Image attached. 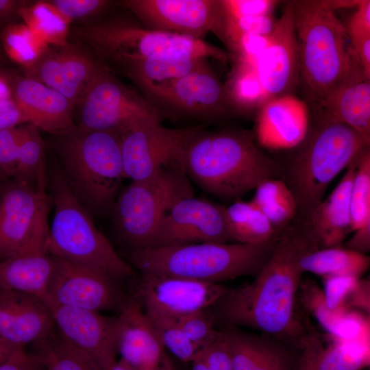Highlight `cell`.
Listing matches in <instances>:
<instances>
[{
	"mask_svg": "<svg viewBox=\"0 0 370 370\" xmlns=\"http://www.w3.org/2000/svg\"><path fill=\"white\" fill-rule=\"evenodd\" d=\"M319 249L308 222L296 217L279 234L271 256L255 279L229 288L212 307L217 320L249 328L299 349L308 328L296 308L304 273L300 261Z\"/></svg>",
	"mask_w": 370,
	"mask_h": 370,
	"instance_id": "cell-1",
	"label": "cell"
},
{
	"mask_svg": "<svg viewBox=\"0 0 370 370\" xmlns=\"http://www.w3.org/2000/svg\"><path fill=\"white\" fill-rule=\"evenodd\" d=\"M334 10L332 1H295L299 76L319 103L338 88L367 79Z\"/></svg>",
	"mask_w": 370,
	"mask_h": 370,
	"instance_id": "cell-2",
	"label": "cell"
},
{
	"mask_svg": "<svg viewBox=\"0 0 370 370\" xmlns=\"http://www.w3.org/2000/svg\"><path fill=\"white\" fill-rule=\"evenodd\" d=\"M186 173L206 192L236 199L262 182L281 178V164L262 152L247 132L199 129L186 149Z\"/></svg>",
	"mask_w": 370,
	"mask_h": 370,
	"instance_id": "cell-3",
	"label": "cell"
},
{
	"mask_svg": "<svg viewBox=\"0 0 370 370\" xmlns=\"http://www.w3.org/2000/svg\"><path fill=\"white\" fill-rule=\"evenodd\" d=\"M279 234L260 244L200 243L141 248L130 250L127 258L141 274L221 284L242 276L256 277L271 256Z\"/></svg>",
	"mask_w": 370,
	"mask_h": 370,
	"instance_id": "cell-4",
	"label": "cell"
},
{
	"mask_svg": "<svg viewBox=\"0 0 370 370\" xmlns=\"http://www.w3.org/2000/svg\"><path fill=\"white\" fill-rule=\"evenodd\" d=\"M56 136L60 169L73 193L89 211L112 212L125 178L119 134L75 125Z\"/></svg>",
	"mask_w": 370,
	"mask_h": 370,
	"instance_id": "cell-5",
	"label": "cell"
},
{
	"mask_svg": "<svg viewBox=\"0 0 370 370\" xmlns=\"http://www.w3.org/2000/svg\"><path fill=\"white\" fill-rule=\"evenodd\" d=\"M369 143L345 124L320 121L299 151L281 165V179L295 197L297 217L306 220L323 200L331 182Z\"/></svg>",
	"mask_w": 370,
	"mask_h": 370,
	"instance_id": "cell-6",
	"label": "cell"
},
{
	"mask_svg": "<svg viewBox=\"0 0 370 370\" xmlns=\"http://www.w3.org/2000/svg\"><path fill=\"white\" fill-rule=\"evenodd\" d=\"M50 186L54 214L49 227V252L117 281L132 276L131 265L97 228L90 211L73 193L60 168L51 172Z\"/></svg>",
	"mask_w": 370,
	"mask_h": 370,
	"instance_id": "cell-7",
	"label": "cell"
},
{
	"mask_svg": "<svg viewBox=\"0 0 370 370\" xmlns=\"http://www.w3.org/2000/svg\"><path fill=\"white\" fill-rule=\"evenodd\" d=\"M77 36L104 63L124 72L156 53L182 49L219 60L225 53L201 39L158 31L113 18L97 21L78 28Z\"/></svg>",
	"mask_w": 370,
	"mask_h": 370,
	"instance_id": "cell-8",
	"label": "cell"
},
{
	"mask_svg": "<svg viewBox=\"0 0 370 370\" xmlns=\"http://www.w3.org/2000/svg\"><path fill=\"white\" fill-rule=\"evenodd\" d=\"M193 195L184 167L166 169L132 181L118 195L113 209L116 233L130 250L145 248L160 221L180 199Z\"/></svg>",
	"mask_w": 370,
	"mask_h": 370,
	"instance_id": "cell-9",
	"label": "cell"
},
{
	"mask_svg": "<svg viewBox=\"0 0 370 370\" xmlns=\"http://www.w3.org/2000/svg\"><path fill=\"white\" fill-rule=\"evenodd\" d=\"M46 175L37 187L14 180L0 191V261L48 251V200Z\"/></svg>",
	"mask_w": 370,
	"mask_h": 370,
	"instance_id": "cell-10",
	"label": "cell"
},
{
	"mask_svg": "<svg viewBox=\"0 0 370 370\" xmlns=\"http://www.w3.org/2000/svg\"><path fill=\"white\" fill-rule=\"evenodd\" d=\"M76 106L77 127L90 131L118 134L131 126L162 118V112L148 99L119 81L103 64Z\"/></svg>",
	"mask_w": 370,
	"mask_h": 370,
	"instance_id": "cell-11",
	"label": "cell"
},
{
	"mask_svg": "<svg viewBox=\"0 0 370 370\" xmlns=\"http://www.w3.org/2000/svg\"><path fill=\"white\" fill-rule=\"evenodd\" d=\"M199 127L173 129L153 121L118 133L124 175L132 181L152 178L174 167H184L187 145Z\"/></svg>",
	"mask_w": 370,
	"mask_h": 370,
	"instance_id": "cell-12",
	"label": "cell"
},
{
	"mask_svg": "<svg viewBox=\"0 0 370 370\" xmlns=\"http://www.w3.org/2000/svg\"><path fill=\"white\" fill-rule=\"evenodd\" d=\"M228 289L218 283L141 274L130 297L149 319H177L213 307Z\"/></svg>",
	"mask_w": 370,
	"mask_h": 370,
	"instance_id": "cell-13",
	"label": "cell"
},
{
	"mask_svg": "<svg viewBox=\"0 0 370 370\" xmlns=\"http://www.w3.org/2000/svg\"><path fill=\"white\" fill-rule=\"evenodd\" d=\"M162 109L190 117L210 119L223 114L230 97L217 75L203 60L186 75L145 94Z\"/></svg>",
	"mask_w": 370,
	"mask_h": 370,
	"instance_id": "cell-14",
	"label": "cell"
},
{
	"mask_svg": "<svg viewBox=\"0 0 370 370\" xmlns=\"http://www.w3.org/2000/svg\"><path fill=\"white\" fill-rule=\"evenodd\" d=\"M54 258L56 266L47 304L100 312H119L125 303L127 298L120 288L119 281L98 271L56 256Z\"/></svg>",
	"mask_w": 370,
	"mask_h": 370,
	"instance_id": "cell-15",
	"label": "cell"
},
{
	"mask_svg": "<svg viewBox=\"0 0 370 370\" xmlns=\"http://www.w3.org/2000/svg\"><path fill=\"white\" fill-rule=\"evenodd\" d=\"M224 208L193 195L180 199L163 217L147 247L232 242Z\"/></svg>",
	"mask_w": 370,
	"mask_h": 370,
	"instance_id": "cell-16",
	"label": "cell"
},
{
	"mask_svg": "<svg viewBox=\"0 0 370 370\" xmlns=\"http://www.w3.org/2000/svg\"><path fill=\"white\" fill-rule=\"evenodd\" d=\"M121 3L151 30L201 40L210 31L220 30V1L125 0Z\"/></svg>",
	"mask_w": 370,
	"mask_h": 370,
	"instance_id": "cell-17",
	"label": "cell"
},
{
	"mask_svg": "<svg viewBox=\"0 0 370 370\" xmlns=\"http://www.w3.org/2000/svg\"><path fill=\"white\" fill-rule=\"evenodd\" d=\"M60 335L98 365L109 370L116 362V317L99 312L47 304Z\"/></svg>",
	"mask_w": 370,
	"mask_h": 370,
	"instance_id": "cell-18",
	"label": "cell"
},
{
	"mask_svg": "<svg viewBox=\"0 0 370 370\" xmlns=\"http://www.w3.org/2000/svg\"><path fill=\"white\" fill-rule=\"evenodd\" d=\"M294 10L295 1H291L276 20L269 43L255 66L267 101L288 94L299 76Z\"/></svg>",
	"mask_w": 370,
	"mask_h": 370,
	"instance_id": "cell-19",
	"label": "cell"
},
{
	"mask_svg": "<svg viewBox=\"0 0 370 370\" xmlns=\"http://www.w3.org/2000/svg\"><path fill=\"white\" fill-rule=\"evenodd\" d=\"M116 345L119 360L134 370H173L152 323L131 297L116 317Z\"/></svg>",
	"mask_w": 370,
	"mask_h": 370,
	"instance_id": "cell-20",
	"label": "cell"
},
{
	"mask_svg": "<svg viewBox=\"0 0 370 370\" xmlns=\"http://www.w3.org/2000/svg\"><path fill=\"white\" fill-rule=\"evenodd\" d=\"M56 47L26 69L25 76L61 93L75 107L102 63L69 44Z\"/></svg>",
	"mask_w": 370,
	"mask_h": 370,
	"instance_id": "cell-21",
	"label": "cell"
},
{
	"mask_svg": "<svg viewBox=\"0 0 370 370\" xmlns=\"http://www.w3.org/2000/svg\"><path fill=\"white\" fill-rule=\"evenodd\" d=\"M56 330L51 310L42 299L0 289V338L16 347L32 345Z\"/></svg>",
	"mask_w": 370,
	"mask_h": 370,
	"instance_id": "cell-22",
	"label": "cell"
},
{
	"mask_svg": "<svg viewBox=\"0 0 370 370\" xmlns=\"http://www.w3.org/2000/svg\"><path fill=\"white\" fill-rule=\"evenodd\" d=\"M10 76L12 98L28 123L54 135L75 126V107L63 95L26 76Z\"/></svg>",
	"mask_w": 370,
	"mask_h": 370,
	"instance_id": "cell-23",
	"label": "cell"
},
{
	"mask_svg": "<svg viewBox=\"0 0 370 370\" xmlns=\"http://www.w3.org/2000/svg\"><path fill=\"white\" fill-rule=\"evenodd\" d=\"M234 370H297L300 349L264 334L249 333L225 324Z\"/></svg>",
	"mask_w": 370,
	"mask_h": 370,
	"instance_id": "cell-24",
	"label": "cell"
},
{
	"mask_svg": "<svg viewBox=\"0 0 370 370\" xmlns=\"http://www.w3.org/2000/svg\"><path fill=\"white\" fill-rule=\"evenodd\" d=\"M309 126L306 103L286 94L267 101L256 121L258 143L271 149H290L300 145L307 136Z\"/></svg>",
	"mask_w": 370,
	"mask_h": 370,
	"instance_id": "cell-25",
	"label": "cell"
},
{
	"mask_svg": "<svg viewBox=\"0 0 370 370\" xmlns=\"http://www.w3.org/2000/svg\"><path fill=\"white\" fill-rule=\"evenodd\" d=\"M297 370H361L369 366L370 342L349 341L307 328Z\"/></svg>",
	"mask_w": 370,
	"mask_h": 370,
	"instance_id": "cell-26",
	"label": "cell"
},
{
	"mask_svg": "<svg viewBox=\"0 0 370 370\" xmlns=\"http://www.w3.org/2000/svg\"><path fill=\"white\" fill-rule=\"evenodd\" d=\"M355 171L354 160L331 193L323 199L306 220L320 249L341 246L352 232L350 193Z\"/></svg>",
	"mask_w": 370,
	"mask_h": 370,
	"instance_id": "cell-27",
	"label": "cell"
},
{
	"mask_svg": "<svg viewBox=\"0 0 370 370\" xmlns=\"http://www.w3.org/2000/svg\"><path fill=\"white\" fill-rule=\"evenodd\" d=\"M49 251L27 253L0 261V289L23 293L46 303L55 270Z\"/></svg>",
	"mask_w": 370,
	"mask_h": 370,
	"instance_id": "cell-28",
	"label": "cell"
},
{
	"mask_svg": "<svg viewBox=\"0 0 370 370\" xmlns=\"http://www.w3.org/2000/svg\"><path fill=\"white\" fill-rule=\"evenodd\" d=\"M207 58L192 51L172 49L156 53L123 73L145 94L180 78Z\"/></svg>",
	"mask_w": 370,
	"mask_h": 370,
	"instance_id": "cell-29",
	"label": "cell"
},
{
	"mask_svg": "<svg viewBox=\"0 0 370 370\" xmlns=\"http://www.w3.org/2000/svg\"><path fill=\"white\" fill-rule=\"evenodd\" d=\"M321 120L345 124L370 142V82L365 79L347 84L321 103Z\"/></svg>",
	"mask_w": 370,
	"mask_h": 370,
	"instance_id": "cell-30",
	"label": "cell"
},
{
	"mask_svg": "<svg viewBox=\"0 0 370 370\" xmlns=\"http://www.w3.org/2000/svg\"><path fill=\"white\" fill-rule=\"evenodd\" d=\"M32 345L35 370H101L88 355L58 332Z\"/></svg>",
	"mask_w": 370,
	"mask_h": 370,
	"instance_id": "cell-31",
	"label": "cell"
},
{
	"mask_svg": "<svg viewBox=\"0 0 370 370\" xmlns=\"http://www.w3.org/2000/svg\"><path fill=\"white\" fill-rule=\"evenodd\" d=\"M224 214L228 233L236 243L260 244L279 234L251 200L234 202L224 208Z\"/></svg>",
	"mask_w": 370,
	"mask_h": 370,
	"instance_id": "cell-32",
	"label": "cell"
},
{
	"mask_svg": "<svg viewBox=\"0 0 370 370\" xmlns=\"http://www.w3.org/2000/svg\"><path fill=\"white\" fill-rule=\"evenodd\" d=\"M370 258L342 246L323 248L304 256L300 265L308 271L323 278L332 275H353L358 278L367 271Z\"/></svg>",
	"mask_w": 370,
	"mask_h": 370,
	"instance_id": "cell-33",
	"label": "cell"
},
{
	"mask_svg": "<svg viewBox=\"0 0 370 370\" xmlns=\"http://www.w3.org/2000/svg\"><path fill=\"white\" fill-rule=\"evenodd\" d=\"M251 201L266 216L276 233H281L297 217L295 197L281 178H271L260 183Z\"/></svg>",
	"mask_w": 370,
	"mask_h": 370,
	"instance_id": "cell-34",
	"label": "cell"
},
{
	"mask_svg": "<svg viewBox=\"0 0 370 370\" xmlns=\"http://www.w3.org/2000/svg\"><path fill=\"white\" fill-rule=\"evenodd\" d=\"M18 16L49 46L58 47L69 44L67 37L71 22L62 16L49 1L31 4L26 1L20 8Z\"/></svg>",
	"mask_w": 370,
	"mask_h": 370,
	"instance_id": "cell-35",
	"label": "cell"
},
{
	"mask_svg": "<svg viewBox=\"0 0 370 370\" xmlns=\"http://www.w3.org/2000/svg\"><path fill=\"white\" fill-rule=\"evenodd\" d=\"M0 44L4 54L25 69L34 65L50 49V46L24 23L6 26L0 33Z\"/></svg>",
	"mask_w": 370,
	"mask_h": 370,
	"instance_id": "cell-36",
	"label": "cell"
},
{
	"mask_svg": "<svg viewBox=\"0 0 370 370\" xmlns=\"http://www.w3.org/2000/svg\"><path fill=\"white\" fill-rule=\"evenodd\" d=\"M20 128L21 140L14 180L36 188L40 174L45 171V144L35 125L25 123Z\"/></svg>",
	"mask_w": 370,
	"mask_h": 370,
	"instance_id": "cell-37",
	"label": "cell"
},
{
	"mask_svg": "<svg viewBox=\"0 0 370 370\" xmlns=\"http://www.w3.org/2000/svg\"><path fill=\"white\" fill-rule=\"evenodd\" d=\"M356 171L350 193L352 230L370 224V149L355 160Z\"/></svg>",
	"mask_w": 370,
	"mask_h": 370,
	"instance_id": "cell-38",
	"label": "cell"
},
{
	"mask_svg": "<svg viewBox=\"0 0 370 370\" xmlns=\"http://www.w3.org/2000/svg\"><path fill=\"white\" fill-rule=\"evenodd\" d=\"M298 297L300 302L317 320L326 332L336 336L343 321L352 308L331 310L325 303L322 289L311 280H301Z\"/></svg>",
	"mask_w": 370,
	"mask_h": 370,
	"instance_id": "cell-39",
	"label": "cell"
},
{
	"mask_svg": "<svg viewBox=\"0 0 370 370\" xmlns=\"http://www.w3.org/2000/svg\"><path fill=\"white\" fill-rule=\"evenodd\" d=\"M227 85L230 100L242 107L263 105L267 95L255 66L238 64Z\"/></svg>",
	"mask_w": 370,
	"mask_h": 370,
	"instance_id": "cell-40",
	"label": "cell"
},
{
	"mask_svg": "<svg viewBox=\"0 0 370 370\" xmlns=\"http://www.w3.org/2000/svg\"><path fill=\"white\" fill-rule=\"evenodd\" d=\"M163 345L178 359L191 362L199 352L175 319H149Z\"/></svg>",
	"mask_w": 370,
	"mask_h": 370,
	"instance_id": "cell-41",
	"label": "cell"
},
{
	"mask_svg": "<svg viewBox=\"0 0 370 370\" xmlns=\"http://www.w3.org/2000/svg\"><path fill=\"white\" fill-rule=\"evenodd\" d=\"M209 309L175 319L199 352L214 341L221 334V329H217L216 327L218 320L213 312Z\"/></svg>",
	"mask_w": 370,
	"mask_h": 370,
	"instance_id": "cell-42",
	"label": "cell"
},
{
	"mask_svg": "<svg viewBox=\"0 0 370 370\" xmlns=\"http://www.w3.org/2000/svg\"><path fill=\"white\" fill-rule=\"evenodd\" d=\"M276 20L271 15L245 16L237 18L221 16L219 34L227 43L245 34L269 35Z\"/></svg>",
	"mask_w": 370,
	"mask_h": 370,
	"instance_id": "cell-43",
	"label": "cell"
},
{
	"mask_svg": "<svg viewBox=\"0 0 370 370\" xmlns=\"http://www.w3.org/2000/svg\"><path fill=\"white\" fill-rule=\"evenodd\" d=\"M360 278L353 275H332L323 278L322 291L327 307L331 310L349 308L347 306V299L357 286Z\"/></svg>",
	"mask_w": 370,
	"mask_h": 370,
	"instance_id": "cell-44",
	"label": "cell"
},
{
	"mask_svg": "<svg viewBox=\"0 0 370 370\" xmlns=\"http://www.w3.org/2000/svg\"><path fill=\"white\" fill-rule=\"evenodd\" d=\"M269 36L270 34H245L227 44L235 53L238 64L255 66L269 43Z\"/></svg>",
	"mask_w": 370,
	"mask_h": 370,
	"instance_id": "cell-45",
	"label": "cell"
},
{
	"mask_svg": "<svg viewBox=\"0 0 370 370\" xmlns=\"http://www.w3.org/2000/svg\"><path fill=\"white\" fill-rule=\"evenodd\" d=\"M49 2L70 22L96 15L111 4V1L106 0H51Z\"/></svg>",
	"mask_w": 370,
	"mask_h": 370,
	"instance_id": "cell-46",
	"label": "cell"
},
{
	"mask_svg": "<svg viewBox=\"0 0 370 370\" xmlns=\"http://www.w3.org/2000/svg\"><path fill=\"white\" fill-rule=\"evenodd\" d=\"M277 4L278 1L271 0L220 1L221 16L227 18L271 15Z\"/></svg>",
	"mask_w": 370,
	"mask_h": 370,
	"instance_id": "cell-47",
	"label": "cell"
},
{
	"mask_svg": "<svg viewBox=\"0 0 370 370\" xmlns=\"http://www.w3.org/2000/svg\"><path fill=\"white\" fill-rule=\"evenodd\" d=\"M20 126L0 130V170L5 177L13 179L21 140Z\"/></svg>",
	"mask_w": 370,
	"mask_h": 370,
	"instance_id": "cell-48",
	"label": "cell"
},
{
	"mask_svg": "<svg viewBox=\"0 0 370 370\" xmlns=\"http://www.w3.org/2000/svg\"><path fill=\"white\" fill-rule=\"evenodd\" d=\"M197 354L210 370H234L230 347L221 329L220 335Z\"/></svg>",
	"mask_w": 370,
	"mask_h": 370,
	"instance_id": "cell-49",
	"label": "cell"
},
{
	"mask_svg": "<svg viewBox=\"0 0 370 370\" xmlns=\"http://www.w3.org/2000/svg\"><path fill=\"white\" fill-rule=\"evenodd\" d=\"M345 26L350 39L370 35V1H360Z\"/></svg>",
	"mask_w": 370,
	"mask_h": 370,
	"instance_id": "cell-50",
	"label": "cell"
},
{
	"mask_svg": "<svg viewBox=\"0 0 370 370\" xmlns=\"http://www.w3.org/2000/svg\"><path fill=\"white\" fill-rule=\"evenodd\" d=\"M28 123V120L13 98L0 100V130Z\"/></svg>",
	"mask_w": 370,
	"mask_h": 370,
	"instance_id": "cell-51",
	"label": "cell"
},
{
	"mask_svg": "<svg viewBox=\"0 0 370 370\" xmlns=\"http://www.w3.org/2000/svg\"><path fill=\"white\" fill-rule=\"evenodd\" d=\"M347 306L369 315L370 313V282L368 279L360 278L358 285L350 295Z\"/></svg>",
	"mask_w": 370,
	"mask_h": 370,
	"instance_id": "cell-52",
	"label": "cell"
},
{
	"mask_svg": "<svg viewBox=\"0 0 370 370\" xmlns=\"http://www.w3.org/2000/svg\"><path fill=\"white\" fill-rule=\"evenodd\" d=\"M349 240L341 246L353 251L366 254L370 250V224L354 230Z\"/></svg>",
	"mask_w": 370,
	"mask_h": 370,
	"instance_id": "cell-53",
	"label": "cell"
},
{
	"mask_svg": "<svg viewBox=\"0 0 370 370\" xmlns=\"http://www.w3.org/2000/svg\"><path fill=\"white\" fill-rule=\"evenodd\" d=\"M25 2L18 0H0V33L6 26L13 23L14 18L18 16L20 8Z\"/></svg>",
	"mask_w": 370,
	"mask_h": 370,
	"instance_id": "cell-54",
	"label": "cell"
},
{
	"mask_svg": "<svg viewBox=\"0 0 370 370\" xmlns=\"http://www.w3.org/2000/svg\"><path fill=\"white\" fill-rule=\"evenodd\" d=\"M32 362L30 354L25 348L18 349L4 363L0 365V370H26Z\"/></svg>",
	"mask_w": 370,
	"mask_h": 370,
	"instance_id": "cell-55",
	"label": "cell"
},
{
	"mask_svg": "<svg viewBox=\"0 0 370 370\" xmlns=\"http://www.w3.org/2000/svg\"><path fill=\"white\" fill-rule=\"evenodd\" d=\"M12 98L10 73L0 69V100Z\"/></svg>",
	"mask_w": 370,
	"mask_h": 370,
	"instance_id": "cell-56",
	"label": "cell"
},
{
	"mask_svg": "<svg viewBox=\"0 0 370 370\" xmlns=\"http://www.w3.org/2000/svg\"><path fill=\"white\" fill-rule=\"evenodd\" d=\"M19 348L21 347L13 346L0 338V365L6 362Z\"/></svg>",
	"mask_w": 370,
	"mask_h": 370,
	"instance_id": "cell-57",
	"label": "cell"
},
{
	"mask_svg": "<svg viewBox=\"0 0 370 370\" xmlns=\"http://www.w3.org/2000/svg\"><path fill=\"white\" fill-rule=\"evenodd\" d=\"M192 370H210L203 359L197 354L191 362Z\"/></svg>",
	"mask_w": 370,
	"mask_h": 370,
	"instance_id": "cell-58",
	"label": "cell"
},
{
	"mask_svg": "<svg viewBox=\"0 0 370 370\" xmlns=\"http://www.w3.org/2000/svg\"><path fill=\"white\" fill-rule=\"evenodd\" d=\"M109 370H134L130 367H128L125 363L122 362L120 360L116 361V362L109 369Z\"/></svg>",
	"mask_w": 370,
	"mask_h": 370,
	"instance_id": "cell-59",
	"label": "cell"
},
{
	"mask_svg": "<svg viewBox=\"0 0 370 370\" xmlns=\"http://www.w3.org/2000/svg\"><path fill=\"white\" fill-rule=\"evenodd\" d=\"M5 60V56H4V52L3 51V49L1 47V45L0 44V60L1 61H3Z\"/></svg>",
	"mask_w": 370,
	"mask_h": 370,
	"instance_id": "cell-60",
	"label": "cell"
},
{
	"mask_svg": "<svg viewBox=\"0 0 370 370\" xmlns=\"http://www.w3.org/2000/svg\"><path fill=\"white\" fill-rule=\"evenodd\" d=\"M31 358H32V362L26 370H35L34 363L32 356H31Z\"/></svg>",
	"mask_w": 370,
	"mask_h": 370,
	"instance_id": "cell-61",
	"label": "cell"
},
{
	"mask_svg": "<svg viewBox=\"0 0 370 370\" xmlns=\"http://www.w3.org/2000/svg\"><path fill=\"white\" fill-rule=\"evenodd\" d=\"M3 177H5V176L3 175V173L0 170V183H1V182Z\"/></svg>",
	"mask_w": 370,
	"mask_h": 370,
	"instance_id": "cell-62",
	"label": "cell"
}]
</instances>
